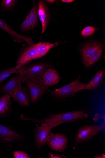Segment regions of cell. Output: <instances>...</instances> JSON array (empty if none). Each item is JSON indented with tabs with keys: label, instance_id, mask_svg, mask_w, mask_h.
Returning <instances> with one entry per match:
<instances>
[{
	"label": "cell",
	"instance_id": "cell-1",
	"mask_svg": "<svg viewBox=\"0 0 105 158\" xmlns=\"http://www.w3.org/2000/svg\"><path fill=\"white\" fill-rule=\"evenodd\" d=\"M91 115L87 110L75 111L66 113L50 115L46 118L42 120L33 119L25 118L21 114L20 118L22 120L31 121L34 122H44L47 124L52 128L65 123H71L86 119Z\"/></svg>",
	"mask_w": 105,
	"mask_h": 158
},
{
	"label": "cell",
	"instance_id": "cell-2",
	"mask_svg": "<svg viewBox=\"0 0 105 158\" xmlns=\"http://www.w3.org/2000/svg\"><path fill=\"white\" fill-rule=\"evenodd\" d=\"M51 68L50 65L45 63L27 64L19 69V74L21 77L22 83L30 80L43 79L46 71Z\"/></svg>",
	"mask_w": 105,
	"mask_h": 158
},
{
	"label": "cell",
	"instance_id": "cell-3",
	"mask_svg": "<svg viewBox=\"0 0 105 158\" xmlns=\"http://www.w3.org/2000/svg\"><path fill=\"white\" fill-rule=\"evenodd\" d=\"M105 127L104 118V122L101 124L98 125L90 124L79 128L77 132L73 149L75 150L79 144L91 140L99 132L103 131Z\"/></svg>",
	"mask_w": 105,
	"mask_h": 158
},
{
	"label": "cell",
	"instance_id": "cell-4",
	"mask_svg": "<svg viewBox=\"0 0 105 158\" xmlns=\"http://www.w3.org/2000/svg\"><path fill=\"white\" fill-rule=\"evenodd\" d=\"M86 84L80 81V76L71 83L61 88L49 92L53 97L58 100H61L69 97H72L79 92L84 88Z\"/></svg>",
	"mask_w": 105,
	"mask_h": 158
},
{
	"label": "cell",
	"instance_id": "cell-5",
	"mask_svg": "<svg viewBox=\"0 0 105 158\" xmlns=\"http://www.w3.org/2000/svg\"><path fill=\"white\" fill-rule=\"evenodd\" d=\"M26 89L32 103L36 102L43 95L49 92V88L43 85V79L26 81Z\"/></svg>",
	"mask_w": 105,
	"mask_h": 158
},
{
	"label": "cell",
	"instance_id": "cell-6",
	"mask_svg": "<svg viewBox=\"0 0 105 158\" xmlns=\"http://www.w3.org/2000/svg\"><path fill=\"white\" fill-rule=\"evenodd\" d=\"M26 140L24 137L12 128L0 123V144L6 147L12 148L14 143Z\"/></svg>",
	"mask_w": 105,
	"mask_h": 158
},
{
	"label": "cell",
	"instance_id": "cell-7",
	"mask_svg": "<svg viewBox=\"0 0 105 158\" xmlns=\"http://www.w3.org/2000/svg\"><path fill=\"white\" fill-rule=\"evenodd\" d=\"M39 127L38 125L34 131L35 146L38 149L43 148L51 138L53 133L50 126L46 123L42 122Z\"/></svg>",
	"mask_w": 105,
	"mask_h": 158
},
{
	"label": "cell",
	"instance_id": "cell-8",
	"mask_svg": "<svg viewBox=\"0 0 105 158\" xmlns=\"http://www.w3.org/2000/svg\"><path fill=\"white\" fill-rule=\"evenodd\" d=\"M36 56L35 44L29 45L24 44L18 56L16 68L19 69L22 66L28 64L35 60Z\"/></svg>",
	"mask_w": 105,
	"mask_h": 158
},
{
	"label": "cell",
	"instance_id": "cell-9",
	"mask_svg": "<svg viewBox=\"0 0 105 158\" xmlns=\"http://www.w3.org/2000/svg\"><path fill=\"white\" fill-rule=\"evenodd\" d=\"M46 144L52 150L62 152L67 149L68 144V139L64 134L53 133L51 138Z\"/></svg>",
	"mask_w": 105,
	"mask_h": 158
},
{
	"label": "cell",
	"instance_id": "cell-10",
	"mask_svg": "<svg viewBox=\"0 0 105 158\" xmlns=\"http://www.w3.org/2000/svg\"><path fill=\"white\" fill-rule=\"evenodd\" d=\"M0 28L6 32L11 37L14 42L17 43L26 42L29 45L33 44L34 41L32 38L18 34L1 19H0Z\"/></svg>",
	"mask_w": 105,
	"mask_h": 158
},
{
	"label": "cell",
	"instance_id": "cell-11",
	"mask_svg": "<svg viewBox=\"0 0 105 158\" xmlns=\"http://www.w3.org/2000/svg\"><path fill=\"white\" fill-rule=\"evenodd\" d=\"M15 101L22 106L28 107L30 99L26 88L20 85L11 95Z\"/></svg>",
	"mask_w": 105,
	"mask_h": 158
},
{
	"label": "cell",
	"instance_id": "cell-12",
	"mask_svg": "<svg viewBox=\"0 0 105 158\" xmlns=\"http://www.w3.org/2000/svg\"><path fill=\"white\" fill-rule=\"evenodd\" d=\"M21 84V76L19 73L15 74L0 89V92L11 96Z\"/></svg>",
	"mask_w": 105,
	"mask_h": 158
},
{
	"label": "cell",
	"instance_id": "cell-13",
	"mask_svg": "<svg viewBox=\"0 0 105 158\" xmlns=\"http://www.w3.org/2000/svg\"><path fill=\"white\" fill-rule=\"evenodd\" d=\"M39 18L42 26V34L46 32L50 20V16L47 5L44 1H39L38 3Z\"/></svg>",
	"mask_w": 105,
	"mask_h": 158
},
{
	"label": "cell",
	"instance_id": "cell-14",
	"mask_svg": "<svg viewBox=\"0 0 105 158\" xmlns=\"http://www.w3.org/2000/svg\"><path fill=\"white\" fill-rule=\"evenodd\" d=\"M61 79V77L58 72L55 69L50 68L45 73L43 78V85L44 86H53L58 83Z\"/></svg>",
	"mask_w": 105,
	"mask_h": 158
},
{
	"label": "cell",
	"instance_id": "cell-15",
	"mask_svg": "<svg viewBox=\"0 0 105 158\" xmlns=\"http://www.w3.org/2000/svg\"><path fill=\"white\" fill-rule=\"evenodd\" d=\"M11 97L6 95L0 96V118L7 117L10 114L12 107Z\"/></svg>",
	"mask_w": 105,
	"mask_h": 158
},
{
	"label": "cell",
	"instance_id": "cell-16",
	"mask_svg": "<svg viewBox=\"0 0 105 158\" xmlns=\"http://www.w3.org/2000/svg\"><path fill=\"white\" fill-rule=\"evenodd\" d=\"M102 49H103V46L99 43L92 42L84 45L80 50L83 64L90 55L95 52Z\"/></svg>",
	"mask_w": 105,
	"mask_h": 158
},
{
	"label": "cell",
	"instance_id": "cell-17",
	"mask_svg": "<svg viewBox=\"0 0 105 158\" xmlns=\"http://www.w3.org/2000/svg\"><path fill=\"white\" fill-rule=\"evenodd\" d=\"M59 44L58 42L53 44L48 42H40L35 44L36 52L35 60L41 58L46 55L52 48L58 46Z\"/></svg>",
	"mask_w": 105,
	"mask_h": 158
},
{
	"label": "cell",
	"instance_id": "cell-18",
	"mask_svg": "<svg viewBox=\"0 0 105 158\" xmlns=\"http://www.w3.org/2000/svg\"><path fill=\"white\" fill-rule=\"evenodd\" d=\"M104 69H101L97 72L91 81L86 84L84 89L94 91L101 84L103 79Z\"/></svg>",
	"mask_w": 105,
	"mask_h": 158
},
{
	"label": "cell",
	"instance_id": "cell-19",
	"mask_svg": "<svg viewBox=\"0 0 105 158\" xmlns=\"http://www.w3.org/2000/svg\"><path fill=\"white\" fill-rule=\"evenodd\" d=\"M19 70V69H17L15 67L6 68L0 70V84L11 74L14 73L18 74Z\"/></svg>",
	"mask_w": 105,
	"mask_h": 158
},
{
	"label": "cell",
	"instance_id": "cell-20",
	"mask_svg": "<svg viewBox=\"0 0 105 158\" xmlns=\"http://www.w3.org/2000/svg\"><path fill=\"white\" fill-rule=\"evenodd\" d=\"M103 49L99 50L90 55L84 64L86 67L91 66L99 60L102 54Z\"/></svg>",
	"mask_w": 105,
	"mask_h": 158
},
{
	"label": "cell",
	"instance_id": "cell-21",
	"mask_svg": "<svg viewBox=\"0 0 105 158\" xmlns=\"http://www.w3.org/2000/svg\"><path fill=\"white\" fill-rule=\"evenodd\" d=\"M18 2V1L16 0H3L0 5L4 11H11L15 8Z\"/></svg>",
	"mask_w": 105,
	"mask_h": 158
},
{
	"label": "cell",
	"instance_id": "cell-22",
	"mask_svg": "<svg viewBox=\"0 0 105 158\" xmlns=\"http://www.w3.org/2000/svg\"><path fill=\"white\" fill-rule=\"evenodd\" d=\"M27 16L33 23L34 27L38 25V23L39 15L38 9L36 3L34 4L32 8Z\"/></svg>",
	"mask_w": 105,
	"mask_h": 158
},
{
	"label": "cell",
	"instance_id": "cell-23",
	"mask_svg": "<svg viewBox=\"0 0 105 158\" xmlns=\"http://www.w3.org/2000/svg\"><path fill=\"white\" fill-rule=\"evenodd\" d=\"M34 26L32 21L27 16L20 25L21 29L24 32H27L34 28Z\"/></svg>",
	"mask_w": 105,
	"mask_h": 158
},
{
	"label": "cell",
	"instance_id": "cell-24",
	"mask_svg": "<svg viewBox=\"0 0 105 158\" xmlns=\"http://www.w3.org/2000/svg\"><path fill=\"white\" fill-rule=\"evenodd\" d=\"M99 29L92 26H88L85 28L81 32V35L84 37H87L91 35Z\"/></svg>",
	"mask_w": 105,
	"mask_h": 158
},
{
	"label": "cell",
	"instance_id": "cell-25",
	"mask_svg": "<svg viewBox=\"0 0 105 158\" xmlns=\"http://www.w3.org/2000/svg\"><path fill=\"white\" fill-rule=\"evenodd\" d=\"M13 157L14 158H31L28 154L21 150L14 151L13 153Z\"/></svg>",
	"mask_w": 105,
	"mask_h": 158
},
{
	"label": "cell",
	"instance_id": "cell-26",
	"mask_svg": "<svg viewBox=\"0 0 105 158\" xmlns=\"http://www.w3.org/2000/svg\"><path fill=\"white\" fill-rule=\"evenodd\" d=\"M49 158H67L64 155H59L58 154H52L50 153Z\"/></svg>",
	"mask_w": 105,
	"mask_h": 158
},
{
	"label": "cell",
	"instance_id": "cell-27",
	"mask_svg": "<svg viewBox=\"0 0 105 158\" xmlns=\"http://www.w3.org/2000/svg\"><path fill=\"white\" fill-rule=\"evenodd\" d=\"M94 158H105V154H102V155H96Z\"/></svg>",
	"mask_w": 105,
	"mask_h": 158
},
{
	"label": "cell",
	"instance_id": "cell-28",
	"mask_svg": "<svg viewBox=\"0 0 105 158\" xmlns=\"http://www.w3.org/2000/svg\"><path fill=\"white\" fill-rule=\"evenodd\" d=\"M73 0H62L61 2L65 3H70L73 2Z\"/></svg>",
	"mask_w": 105,
	"mask_h": 158
},
{
	"label": "cell",
	"instance_id": "cell-29",
	"mask_svg": "<svg viewBox=\"0 0 105 158\" xmlns=\"http://www.w3.org/2000/svg\"><path fill=\"white\" fill-rule=\"evenodd\" d=\"M47 2L50 4H53L56 1H55V0H48V1H47Z\"/></svg>",
	"mask_w": 105,
	"mask_h": 158
}]
</instances>
